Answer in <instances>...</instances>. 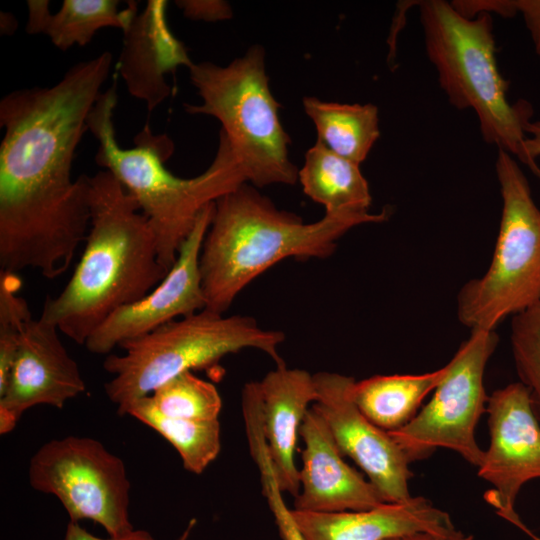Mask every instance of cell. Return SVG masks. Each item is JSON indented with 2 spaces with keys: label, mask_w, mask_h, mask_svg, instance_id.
Returning a JSON list of instances; mask_svg holds the SVG:
<instances>
[{
  "label": "cell",
  "mask_w": 540,
  "mask_h": 540,
  "mask_svg": "<svg viewBox=\"0 0 540 540\" xmlns=\"http://www.w3.org/2000/svg\"><path fill=\"white\" fill-rule=\"evenodd\" d=\"M112 65L108 51L80 61L51 87L0 100V271L55 279L90 224V176L72 179L77 147Z\"/></svg>",
  "instance_id": "obj_1"
},
{
  "label": "cell",
  "mask_w": 540,
  "mask_h": 540,
  "mask_svg": "<svg viewBox=\"0 0 540 540\" xmlns=\"http://www.w3.org/2000/svg\"><path fill=\"white\" fill-rule=\"evenodd\" d=\"M66 286L47 298L40 318L80 345L118 308L166 276L152 226L136 199L107 170L90 176V224Z\"/></svg>",
  "instance_id": "obj_2"
},
{
  "label": "cell",
  "mask_w": 540,
  "mask_h": 540,
  "mask_svg": "<svg viewBox=\"0 0 540 540\" xmlns=\"http://www.w3.org/2000/svg\"><path fill=\"white\" fill-rule=\"evenodd\" d=\"M387 219L384 209L377 214H324L316 222L304 223L243 183L216 200L202 244L206 309L224 314L251 281L276 263L289 257L326 258L351 228Z\"/></svg>",
  "instance_id": "obj_3"
},
{
  "label": "cell",
  "mask_w": 540,
  "mask_h": 540,
  "mask_svg": "<svg viewBox=\"0 0 540 540\" xmlns=\"http://www.w3.org/2000/svg\"><path fill=\"white\" fill-rule=\"evenodd\" d=\"M117 102L114 79L87 119L88 131L98 142L95 162L136 199L155 233L159 260L169 271L203 208L247 180L221 131L212 163L200 175L188 179L166 169L173 143L165 134H153L148 124L135 137L134 147H121L113 122Z\"/></svg>",
  "instance_id": "obj_4"
},
{
  "label": "cell",
  "mask_w": 540,
  "mask_h": 540,
  "mask_svg": "<svg viewBox=\"0 0 540 540\" xmlns=\"http://www.w3.org/2000/svg\"><path fill=\"white\" fill-rule=\"evenodd\" d=\"M418 3L426 54L449 102L459 110L472 109L484 141L517 157L540 179L525 146L532 109L526 101L511 104L507 98L491 15L468 18L444 0Z\"/></svg>",
  "instance_id": "obj_5"
},
{
  "label": "cell",
  "mask_w": 540,
  "mask_h": 540,
  "mask_svg": "<svg viewBox=\"0 0 540 540\" xmlns=\"http://www.w3.org/2000/svg\"><path fill=\"white\" fill-rule=\"evenodd\" d=\"M283 332L265 330L252 317L223 316L208 309L168 322L122 343L121 355L111 354L103 368L112 375L104 389L126 415L137 400L176 376L214 367L228 354L254 348L267 354L276 366L286 365L279 354Z\"/></svg>",
  "instance_id": "obj_6"
},
{
  "label": "cell",
  "mask_w": 540,
  "mask_h": 540,
  "mask_svg": "<svg viewBox=\"0 0 540 540\" xmlns=\"http://www.w3.org/2000/svg\"><path fill=\"white\" fill-rule=\"evenodd\" d=\"M264 56L263 48L255 45L227 66L193 63L190 80L202 103L184 108L221 123L247 182L255 187L291 185L298 180V170L289 159L290 138L269 88Z\"/></svg>",
  "instance_id": "obj_7"
},
{
  "label": "cell",
  "mask_w": 540,
  "mask_h": 540,
  "mask_svg": "<svg viewBox=\"0 0 540 540\" xmlns=\"http://www.w3.org/2000/svg\"><path fill=\"white\" fill-rule=\"evenodd\" d=\"M495 170L502 212L491 264L457 297L458 319L471 330L495 331L509 315L540 303V209L511 154L498 149Z\"/></svg>",
  "instance_id": "obj_8"
},
{
  "label": "cell",
  "mask_w": 540,
  "mask_h": 540,
  "mask_svg": "<svg viewBox=\"0 0 540 540\" xmlns=\"http://www.w3.org/2000/svg\"><path fill=\"white\" fill-rule=\"evenodd\" d=\"M28 480L34 490L55 496L71 522L93 521L111 537L135 529L125 463L94 438L69 435L44 443L29 461Z\"/></svg>",
  "instance_id": "obj_9"
},
{
  "label": "cell",
  "mask_w": 540,
  "mask_h": 540,
  "mask_svg": "<svg viewBox=\"0 0 540 540\" xmlns=\"http://www.w3.org/2000/svg\"><path fill=\"white\" fill-rule=\"evenodd\" d=\"M497 343L495 331L471 330L446 364L447 372L431 400L404 427L389 432L411 463L445 448L480 466L484 450L476 442L475 428L487 412L484 373Z\"/></svg>",
  "instance_id": "obj_10"
},
{
  "label": "cell",
  "mask_w": 540,
  "mask_h": 540,
  "mask_svg": "<svg viewBox=\"0 0 540 540\" xmlns=\"http://www.w3.org/2000/svg\"><path fill=\"white\" fill-rule=\"evenodd\" d=\"M490 444L478 476L492 488L484 498L503 519L531 532L515 511L523 485L540 478V421L530 394L519 381L494 390L487 401Z\"/></svg>",
  "instance_id": "obj_11"
},
{
  "label": "cell",
  "mask_w": 540,
  "mask_h": 540,
  "mask_svg": "<svg viewBox=\"0 0 540 540\" xmlns=\"http://www.w3.org/2000/svg\"><path fill=\"white\" fill-rule=\"evenodd\" d=\"M317 398L312 405L324 418L343 454L366 474L384 502L411 497V461L388 431L371 422L353 400L352 377L333 372L314 374Z\"/></svg>",
  "instance_id": "obj_12"
},
{
  "label": "cell",
  "mask_w": 540,
  "mask_h": 540,
  "mask_svg": "<svg viewBox=\"0 0 540 540\" xmlns=\"http://www.w3.org/2000/svg\"><path fill=\"white\" fill-rule=\"evenodd\" d=\"M215 202L199 213L175 263L163 280L138 301L122 306L109 315L87 339L85 346L89 352L108 354L126 341L206 308L200 254L212 222Z\"/></svg>",
  "instance_id": "obj_13"
},
{
  "label": "cell",
  "mask_w": 540,
  "mask_h": 540,
  "mask_svg": "<svg viewBox=\"0 0 540 540\" xmlns=\"http://www.w3.org/2000/svg\"><path fill=\"white\" fill-rule=\"evenodd\" d=\"M58 328L33 317L26 323L9 377L0 392V434L10 433L21 416L37 405L58 409L86 391L77 362Z\"/></svg>",
  "instance_id": "obj_14"
},
{
  "label": "cell",
  "mask_w": 540,
  "mask_h": 540,
  "mask_svg": "<svg viewBox=\"0 0 540 540\" xmlns=\"http://www.w3.org/2000/svg\"><path fill=\"white\" fill-rule=\"evenodd\" d=\"M299 436L304 448L294 510L334 513L384 503L371 482L344 460L326 421L313 406L305 415Z\"/></svg>",
  "instance_id": "obj_15"
},
{
  "label": "cell",
  "mask_w": 540,
  "mask_h": 540,
  "mask_svg": "<svg viewBox=\"0 0 540 540\" xmlns=\"http://www.w3.org/2000/svg\"><path fill=\"white\" fill-rule=\"evenodd\" d=\"M168 1L149 0L123 32L118 70L127 90L153 111L171 93L165 76L193 65L187 49L167 22Z\"/></svg>",
  "instance_id": "obj_16"
},
{
  "label": "cell",
  "mask_w": 540,
  "mask_h": 540,
  "mask_svg": "<svg viewBox=\"0 0 540 540\" xmlns=\"http://www.w3.org/2000/svg\"><path fill=\"white\" fill-rule=\"evenodd\" d=\"M262 430L280 489L294 498L300 490L295 455L306 413L317 398L314 375L276 366L258 382Z\"/></svg>",
  "instance_id": "obj_17"
},
{
  "label": "cell",
  "mask_w": 540,
  "mask_h": 540,
  "mask_svg": "<svg viewBox=\"0 0 540 540\" xmlns=\"http://www.w3.org/2000/svg\"><path fill=\"white\" fill-rule=\"evenodd\" d=\"M291 513L305 540H389L455 527L447 512L422 496L366 510L317 513L293 509Z\"/></svg>",
  "instance_id": "obj_18"
},
{
  "label": "cell",
  "mask_w": 540,
  "mask_h": 540,
  "mask_svg": "<svg viewBox=\"0 0 540 540\" xmlns=\"http://www.w3.org/2000/svg\"><path fill=\"white\" fill-rule=\"evenodd\" d=\"M118 0H64L61 8L51 14L48 0H28L25 30L29 34L47 35L59 50L86 46L95 33L107 27L124 32L138 14V3L128 1L120 9Z\"/></svg>",
  "instance_id": "obj_19"
},
{
  "label": "cell",
  "mask_w": 540,
  "mask_h": 540,
  "mask_svg": "<svg viewBox=\"0 0 540 540\" xmlns=\"http://www.w3.org/2000/svg\"><path fill=\"white\" fill-rule=\"evenodd\" d=\"M298 180L304 193L324 206L325 214L369 213L372 198L359 165L334 154L317 141L305 154Z\"/></svg>",
  "instance_id": "obj_20"
},
{
  "label": "cell",
  "mask_w": 540,
  "mask_h": 540,
  "mask_svg": "<svg viewBox=\"0 0 540 540\" xmlns=\"http://www.w3.org/2000/svg\"><path fill=\"white\" fill-rule=\"evenodd\" d=\"M446 365L435 371L412 375H375L354 383L352 396L359 410L385 431H396L409 423L424 398L438 386Z\"/></svg>",
  "instance_id": "obj_21"
},
{
  "label": "cell",
  "mask_w": 540,
  "mask_h": 540,
  "mask_svg": "<svg viewBox=\"0 0 540 540\" xmlns=\"http://www.w3.org/2000/svg\"><path fill=\"white\" fill-rule=\"evenodd\" d=\"M303 107L315 125L316 141L358 165L379 138L378 108L373 104H344L306 97Z\"/></svg>",
  "instance_id": "obj_22"
},
{
  "label": "cell",
  "mask_w": 540,
  "mask_h": 540,
  "mask_svg": "<svg viewBox=\"0 0 540 540\" xmlns=\"http://www.w3.org/2000/svg\"><path fill=\"white\" fill-rule=\"evenodd\" d=\"M126 415L147 425L166 439L178 452L183 467L201 474L221 450L219 419L194 421L161 414L145 396L133 403Z\"/></svg>",
  "instance_id": "obj_23"
},
{
  "label": "cell",
  "mask_w": 540,
  "mask_h": 540,
  "mask_svg": "<svg viewBox=\"0 0 540 540\" xmlns=\"http://www.w3.org/2000/svg\"><path fill=\"white\" fill-rule=\"evenodd\" d=\"M148 397L157 411L172 418L218 420L222 409V399L216 386L192 371L167 381Z\"/></svg>",
  "instance_id": "obj_24"
},
{
  "label": "cell",
  "mask_w": 540,
  "mask_h": 540,
  "mask_svg": "<svg viewBox=\"0 0 540 540\" xmlns=\"http://www.w3.org/2000/svg\"><path fill=\"white\" fill-rule=\"evenodd\" d=\"M510 341L520 382L540 421V303L513 316Z\"/></svg>",
  "instance_id": "obj_25"
},
{
  "label": "cell",
  "mask_w": 540,
  "mask_h": 540,
  "mask_svg": "<svg viewBox=\"0 0 540 540\" xmlns=\"http://www.w3.org/2000/svg\"><path fill=\"white\" fill-rule=\"evenodd\" d=\"M18 274L0 271V392L6 386L26 323L32 318L27 301L17 295Z\"/></svg>",
  "instance_id": "obj_26"
},
{
  "label": "cell",
  "mask_w": 540,
  "mask_h": 540,
  "mask_svg": "<svg viewBox=\"0 0 540 540\" xmlns=\"http://www.w3.org/2000/svg\"><path fill=\"white\" fill-rule=\"evenodd\" d=\"M259 469L263 494L274 516L282 540H305L293 519L291 510L285 505L266 450H259L253 455Z\"/></svg>",
  "instance_id": "obj_27"
},
{
  "label": "cell",
  "mask_w": 540,
  "mask_h": 540,
  "mask_svg": "<svg viewBox=\"0 0 540 540\" xmlns=\"http://www.w3.org/2000/svg\"><path fill=\"white\" fill-rule=\"evenodd\" d=\"M176 5L186 17L193 20L218 21L229 19L232 15L230 5L217 0H181Z\"/></svg>",
  "instance_id": "obj_28"
},
{
  "label": "cell",
  "mask_w": 540,
  "mask_h": 540,
  "mask_svg": "<svg viewBox=\"0 0 540 540\" xmlns=\"http://www.w3.org/2000/svg\"><path fill=\"white\" fill-rule=\"evenodd\" d=\"M507 17L520 13L540 57V0H505Z\"/></svg>",
  "instance_id": "obj_29"
},
{
  "label": "cell",
  "mask_w": 540,
  "mask_h": 540,
  "mask_svg": "<svg viewBox=\"0 0 540 540\" xmlns=\"http://www.w3.org/2000/svg\"><path fill=\"white\" fill-rule=\"evenodd\" d=\"M64 540H156V539L149 531L144 530V529H134L130 533L121 537L108 536V538H101L88 532L85 528H83L80 525V522L69 521L66 527Z\"/></svg>",
  "instance_id": "obj_30"
},
{
  "label": "cell",
  "mask_w": 540,
  "mask_h": 540,
  "mask_svg": "<svg viewBox=\"0 0 540 540\" xmlns=\"http://www.w3.org/2000/svg\"><path fill=\"white\" fill-rule=\"evenodd\" d=\"M389 540H474V537L471 534H466L453 527L443 531H421L410 533Z\"/></svg>",
  "instance_id": "obj_31"
},
{
  "label": "cell",
  "mask_w": 540,
  "mask_h": 540,
  "mask_svg": "<svg viewBox=\"0 0 540 540\" xmlns=\"http://www.w3.org/2000/svg\"><path fill=\"white\" fill-rule=\"evenodd\" d=\"M197 520L195 518H192L185 529L182 531V533L175 539V540H188L191 536V533L196 526Z\"/></svg>",
  "instance_id": "obj_32"
},
{
  "label": "cell",
  "mask_w": 540,
  "mask_h": 540,
  "mask_svg": "<svg viewBox=\"0 0 540 540\" xmlns=\"http://www.w3.org/2000/svg\"><path fill=\"white\" fill-rule=\"evenodd\" d=\"M528 535L532 538V540H540V537L537 536V535H535V534L532 533V532H530Z\"/></svg>",
  "instance_id": "obj_33"
}]
</instances>
